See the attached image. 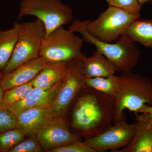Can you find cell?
<instances>
[{"instance_id":"d4e9b609","label":"cell","mask_w":152,"mask_h":152,"mask_svg":"<svg viewBox=\"0 0 152 152\" xmlns=\"http://www.w3.org/2000/svg\"><path fill=\"white\" fill-rule=\"evenodd\" d=\"M109 6L116 7L132 12H140L142 5L139 0H106Z\"/></svg>"},{"instance_id":"d6986e66","label":"cell","mask_w":152,"mask_h":152,"mask_svg":"<svg viewBox=\"0 0 152 152\" xmlns=\"http://www.w3.org/2000/svg\"><path fill=\"white\" fill-rule=\"evenodd\" d=\"M119 77L113 75L108 77L86 78L85 85L115 99L119 88Z\"/></svg>"},{"instance_id":"ffe728a7","label":"cell","mask_w":152,"mask_h":152,"mask_svg":"<svg viewBox=\"0 0 152 152\" xmlns=\"http://www.w3.org/2000/svg\"><path fill=\"white\" fill-rule=\"evenodd\" d=\"M34 88L31 82L5 91L1 107L9 109L25 99Z\"/></svg>"},{"instance_id":"603a6c76","label":"cell","mask_w":152,"mask_h":152,"mask_svg":"<svg viewBox=\"0 0 152 152\" xmlns=\"http://www.w3.org/2000/svg\"><path fill=\"white\" fill-rule=\"evenodd\" d=\"M16 115L10 109L0 107V133L15 129Z\"/></svg>"},{"instance_id":"44dd1931","label":"cell","mask_w":152,"mask_h":152,"mask_svg":"<svg viewBox=\"0 0 152 152\" xmlns=\"http://www.w3.org/2000/svg\"><path fill=\"white\" fill-rule=\"evenodd\" d=\"M26 137L23 131L15 129L0 133V152H9Z\"/></svg>"},{"instance_id":"ac0fdd59","label":"cell","mask_w":152,"mask_h":152,"mask_svg":"<svg viewBox=\"0 0 152 152\" xmlns=\"http://www.w3.org/2000/svg\"><path fill=\"white\" fill-rule=\"evenodd\" d=\"M20 23L9 29L0 31V72H2L12 56L18 39Z\"/></svg>"},{"instance_id":"2e32d148","label":"cell","mask_w":152,"mask_h":152,"mask_svg":"<svg viewBox=\"0 0 152 152\" xmlns=\"http://www.w3.org/2000/svg\"><path fill=\"white\" fill-rule=\"evenodd\" d=\"M67 62H48L45 66L31 81L34 87L48 89L61 81L64 77Z\"/></svg>"},{"instance_id":"7a4b0ae2","label":"cell","mask_w":152,"mask_h":152,"mask_svg":"<svg viewBox=\"0 0 152 152\" xmlns=\"http://www.w3.org/2000/svg\"><path fill=\"white\" fill-rule=\"evenodd\" d=\"M119 77L118 90L115 99V123L124 116L125 110L137 114L145 106L152 107L151 80L131 72L123 73Z\"/></svg>"},{"instance_id":"83f0119b","label":"cell","mask_w":152,"mask_h":152,"mask_svg":"<svg viewBox=\"0 0 152 152\" xmlns=\"http://www.w3.org/2000/svg\"><path fill=\"white\" fill-rule=\"evenodd\" d=\"M3 76H4V74L2 72H0V83L2 80Z\"/></svg>"},{"instance_id":"3957f363","label":"cell","mask_w":152,"mask_h":152,"mask_svg":"<svg viewBox=\"0 0 152 152\" xmlns=\"http://www.w3.org/2000/svg\"><path fill=\"white\" fill-rule=\"evenodd\" d=\"M69 29L81 34L84 41L94 45L97 50L114 64L117 71L121 73L131 72L138 63L140 51L134 42L123 37L114 43L99 40L87 31L80 20L73 21Z\"/></svg>"},{"instance_id":"5bb4252c","label":"cell","mask_w":152,"mask_h":152,"mask_svg":"<svg viewBox=\"0 0 152 152\" xmlns=\"http://www.w3.org/2000/svg\"><path fill=\"white\" fill-rule=\"evenodd\" d=\"M62 80L50 88L43 89L34 87L25 99L9 109L16 115L28 109L53 104L59 90Z\"/></svg>"},{"instance_id":"5b68a950","label":"cell","mask_w":152,"mask_h":152,"mask_svg":"<svg viewBox=\"0 0 152 152\" xmlns=\"http://www.w3.org/2000/svg\"><path fill=\"white\" fill-rule=\"evenodd\" d=\"M84 40L75 32L59 27L46 36L42 45L39 56L48 62H68L81 60Z\"/></svg>"},{"instance_id":"ba28073f","label":"cell","mask_w":152,"mask_h":152,"mask_svg":"<svg viewBox=\"0 0 152 152\" xmlns=\"http://www.w3.org/2000/svg\"><path fill=\"white\" fill-rule=\"evenodd\" d=\"M86 78L81 60L67 62L66 72L52 104L53 110L57 115L64 116L71 103L85 86Z\"/></svg>"},{"instance_id":"7402d4cb","label":"cell","mask_w":152,"mask_h":152,"mask_svg":"<svg viewBox=\"0 0 152 152\" xmlns=\"http://www.w3.org/2000/svg\"><path fill=\"white\" fill-rule=\"evenodd\" d=\"M23 139L9 152H41L44 151L37 136Z\"/></svg>"},{"instance_id":"4316f807","label":"cell","mask_w":152,"mask_h":152,"mask_svg":"<svg viewBox=\"0 0 152 152\" xmlns=\"http://www.w3.org/2000/svg\"><path fill=\"white\" fill-rule=\"evenodd\" d=\"M139 2L141 5H143L145 3H148L149 2L151 1L152 0H139Z\"/></svg>"},{"instance_id":"6da1fadb","label":"cell","mask_w":152,"mask_h":152,"mask_svg":"<svg viewBox=\"0 0 152 152\" xmlns=\"http://www.w3.org/2000/svg\"><path fill=\"white\" fill-rule=\"evenodd\" d=\"M71 104L68 124L79 137H93L115 123V99L93 88L85 85Z\"/></svg>"},{"instance_id":"30bf717a","label":"cell","mask_w":152,"mask_h":152,"mask_svg":"<svg viewBox=\"0 0 152 152\" xmlns=\"http://www.w3.org/2000/svg\"><path fill=\"white\" fill-rule=\"evenodd\" d=\"M36 136L44 151L47 152L80 140L79 136L71 130L64 116L56 117Z\"/></svg>"},{"instance_id":"7c38bea8","label":"cell","mask_w":152,"mask_h":152,"mask_svg":"<svg viewBox=\"0 0 152 152\" xmlns=\"http://www.w3.org/2000/svg\"><path fill=\"white\" fill-rule=\"evenodd\" d=\"M136 132L132 141L122 149L113 152H152V114H135Z\"/></svg>"},{"instance_id":"9a60e30c","label":"cell","mask_w":152,"mask_h":152,"mask_svg":"<svg viewBox=\"0 0 152 152\" xmlns=\"http://www.w3.org/2000/svg\"><path fill=\"white\" fill-rule=\"evenodd\" d=\"M81 60L84 74L86 78L110 77L118 72L114 64L97 50L91 57L84 55Z\"/></svg>"},{"instance_id":"8992f818","label":"cell","mask_w":152,"mask_h":152,"mask_svg":"<svg viewBox=\"0 0 152 152\" xmlns=\"http://www.w3.org/2000/svg\"><path fill=\"white\" fill-rule=\"evenodd\" d=\"M28 15L36 17L43 23L46 36L73 20L72 10L61 0H22L18 18Z\"/></svg>"},{"instance_id":"8fae6325","label":"cell","mask_w":152,"mask_h":152,"mask_svg":"<svg viewBox=\"0 0 152 152\" xmlns=\"http://www.w3.org/2000/svg\"><path fill=\"white\" fill-rule=\"evenodd\" d=\"M16 116V129L28 137L37 135L46 125L59 115L54 111L51 104L28 109Z\"/></svg>"},{"instance_id":"52a82bcc","label":"cell","mask_w":152,"mask_h":152,"mask_svg":"<svg viewBox=\"0 0 152 152\" xmlns=\"http://www.w3.org/2000/svg\"><path fill=\"white\" fill-rule=\"evenodd\" d=\"M46 36L45 25L39 19L20 23L16 45L3 73H8L23 64L39 56Z\"/></svg>"},{"instance_id":"9c48e42d","label":"cell","mask_w":152,"mask_h":152,"mask_svg":"<svg viewBox=\"0 0 152 152\" xmlns=\"http://www.w3.org/2000/svg\"><path fill=\"white\" fill-rule=\"evenodd\" d=\"M99 134L86 139L85 142L96 152L112 151L127 146L134 138L135 123L129 124L124 116Z\"/></svg>"},{"instance_id":"277c9868","label":"cell","mask_w":152,"mask_h":152,"mask_svg":"<svg viewBox=\"0 0 152 152\" xmlns=\"http://www.w3.org/2000/svg\"><path fill=\"white\" fill-rule=\"evenodd\" d=\"M140 12L109 6L94 20H81L85 29L102 42H112L121 37L130 26L140 18Z\"/></svg>"},{"instance_id":"e0dca14e","label":"cell","mask_w":152,"mask_h":152,"mask_svg":"<svg viewBox=\"0 0 152 152\" xmlns=\"http://www.w3.org/2000/svg\"><path fill=\"white\" fill-rule=\"evenodd\" d=\"M121 37L134 42L152 48V20L138 19L125 31Z\"/></svg>"},{"instance_id":"484cf974","label":"cell","mask_w":152,"mask_h":152,"mask_svg":"<svg viewBox=\"0 0 152 152\" xmlns=\"http://www.w3.org/2000/svg\"><path fill=\"white\" fill-rule=\"evenodd\" d=\"M5 91L3 90L2 87L0 85V107L2 103L3 97H4V93Z\"/></svg>"},{"instance_id":"4fadbf2b","label":"cell","mask_w":152,"mask_h":152,"mask_svg":"<svg viewBox=\"0 0 152 152\" xmlns=\"http://www.w3.org/2000/svg\"><path fill=\"white\" fill-rule=\"evenodd\" d=\"M47 63L40 56L28 61L10 72L4 74L0 85L3 90L6 91L27 83L36 77Z\"/></svg>"},{"instance_id":"cb8c5ba5","label":"cell","mask_w":152,"mask_h":152,"mask_svg":"<svg viewBox=\"0 0 152 152\" xmlns=\"http://www.w3.org/2000/svg\"><path fill=\"white\" fill-rule=\"evenodd\" d=\"M50 152H96V150L80 140L72 142L63 146L53 149Z\"/></svg>"}]
</instances>
